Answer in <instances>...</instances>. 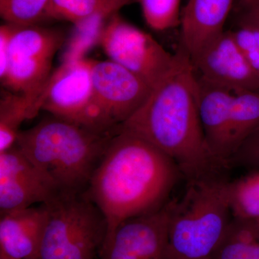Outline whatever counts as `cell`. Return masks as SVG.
<instances>
[{
  "instance_id": "1",
  "label": "cell",
  "mask_w": 259,
  "mask_h": 259,
  "mask_svg": "<svg viewBox=\"0 0 259 259\" xmlns=\"http://www.w3.org/2000/svg\"><path fill=\"white\" fill-rule=\"evenodd\" d=\"M146 140L168 156L187 182L227 173L206 142L198 112V76L180 47L171 69L116 131Z\"/></svg>"
},
{
  "instance_id": "2",
  "label": "cell",
  "mask_w": 259,
  "mask_h": 259,
  "mask_svg": "<svg viewBox=\"0 0 259 259\" xmlns=\"http://www.w3.org/2000/svg\"><path fill=\"white\" fill-rule=\"evenodd\" d=\"M182 178L176 164L156 146L129 131H117L84 192L106 218L105 243L125 220L161 208Z\"/></svg>"
},
{
  "instance_id": "3",
  "label": "cell",
  "mask_w": 259,
  "mask_h": 259,
  "mask_svg": "<svg viewBox=\"0 0 259 259\" xmlns=\"http://www.w3.org/2000/svg\"><path fill=\"white\" fill-rule=\"evenodd\" d=\"M114 135L51 117L20 131L17 146L54 182L60 195L84 193Z\"/></svg>"
},
{
  "instance_id": "4",
  "label": "cell",
  "mask_w": 259,
  "mask_h": 259,
  "mask_svg": "<svg viewBox=\"0 0 259 259\" xmlns=\"http://www.w3.org/2000/svg\"><path fill=\"white\" fill-rule=\"evenodd\" d=\"M227 173L187 182L174 197L168 250L171 259H209L228 233L232 214Z\"/></svg>"
},
{
  "instance_id": "5",
  "label": "cell",
  "mask_w": 259,
  "mask_h": 259,
  "mask_svg": "<svg viewBox=\"0 0 259 259\" xmlns=\"http://www.w3.org/2000/svg\"><path fill=\"white\" fill-rule=\"evenodd\" d=\"M37 259H95L107 234L106 218L85 193L59 195L48 203Z\"/></svg>"
},
{
  "instance_id": "6",
  "label": "cell",
  "mask_w": 259,
  "mask_h": 259,
  "mask_svg": "<svg viewBox=\"0 0 259 259\" xmlns=\"http://www.w3.org/2000/svg\"><path fill=\"white\" fill-rule=\"evenodd\" d=\"M152 88L110 60L93 61V96L83 126L115 135L147 100Z\"/></svg>"
},
{
  "instance_id": "7",
  "label": "cell",
  "mask_w": 259,
  "mask_h": 259,
  "mask_svg": "<svg viewBox=\"0 0 259 259\" xmlns=\"http://www.w3.org/2000/svg\"><path fill=\"white\" fill-rule=\"evenodd\" d=\"M98 42L109 60L129 70L152 88L176 61V54L168 52L152 35L125 21L117 13L107 19Z\"/></svg>"
},
{
  "instance_id": "8",
  "label": "cell",
  "mask_w": 259,
  "mask_h": 259,
  "mask_svg": "<svg viewBox=\"0 0 259 259\" xmlns=\"http://www.w3.org/2000/svg\"><path fill=\"white\" fill-rule=\"evenodd\" d=\"M64 40L62 34L54 30L14 25L2 81L13 93L28 95L36 101L50 77L53 59Z\"/></svg>"
},
{
  "instance_id": "9",
  "label": "cell",
  "mask_w": 259,
  "mask_h": 259,
  "mask_svg": "<svg viewBox=\"0 0 259 259\" xmlns=\"http://www.w3.org/2000/svg\"><path fill=\"white\" fill-rule=\"evenodd\" d=\"M173 198L151 213L120 223L104 244L100 259H171L168 224Z\"/></svg>"
},
{
  "instance_id": "10",
  "label": "cell",
  "mask_w": 259,
  "mask_h": 259,
  "mask_svg": "<svg viewBox=\"0 0 259 259\" xmlns=\"http://www.w3.org/2000/svg\"><path fill=\"white\" fill-rule=\"evenodd\" d=\"M93 63L85 58L64 61L39 94L35 113L44 110L54 117L83 125L93 96Z\"/></svg>"
},
{
  "instance_id": "11",
  "label": "cell",
  "mask_w": 259,
  "mask_h": 259,
  "mask_svg": "<svg viewBox=\"0 0 259 259\" xmlns=\"http://www.w3.org/2000/svg\"><path fill=\"white\" fill-rule=\"evenodd\" d=\"M59 195L54 182L16 145L0 153V214Z\"/></svg>"
},
{
  "instance_id": "12",
  "label": "cell",
  "mask_w": 259,
  "mask_h": 259,
  "mask_svg": "<svg viewBox=\"0 0 259 259\" xmlns=\"http://www.w3.org/2000/svg\"><path fill=\"white\" fill-rule=\"evenodd\" d=\"M199 76L234 93L259 91V76L250 66L231 31H224L193 61Z\"/></svg>"
},
{
  "instance_id": "13",
  "label": "cell",
  "mask_w": 259,
  "mask_h": 259,
  "mask_svg": "<svg viewBox=\"0 0 259 259\" xmlns=\"http://www.w3.org/2000/svg\"><path fill=\"white\" fill-rule=\"evenodd\" d=\"M235 0H188L181 14V47L192 62L224 30Z\"/></svg>"
},
{
  "instance_id": "14",
  "label": "cell",
  "mask_w": 259,
  "mask_h": 259,
  "mask_svg": "<svg viewBox=\"0 0 259 259\" xmlns=\"http://www.w3.org/2000/svg\"><path fill=\"white\" fill-rule=\"evenodd\" d=\"M234 93L198 76V112L207 146L214 158L229 170L228 141Z\"/></svg>"
},
{
  "instance_id": "15",
  "label": "cell",
  "mask_w": 259,
  "mask_h": 259,
  "mask_svg": "<svg viewBox=\"0 0 259 259\" xmlns=\"http://www.w3.org/2000/svg\"><path fill=\"white\" fill-rule=\"evenodd\" d=\"M0 215V253L15 259H37L47 226L46 204Z\"/></svg>"
},
{
  "instance_id": "16",
  "label": "cell",
  "mask_w": 259,
  "mask_h": 259,
  "mask_svg": "<svg viewBox=\"0 0 259 259\" xmlns=\"http://www.w3.org/2000/svg\"><path fill=\"white\" fill-rule=\"evenodd\" d=\"M258 128L259 92L234 93L228 132V164L245 140Z\"/></svg>"
},
{
  "instance_id": "17",
  "label": "cell",
  "mask_w": 259,
  "mask_h": 259,
  "mask_svg": "<svg viewBox=\"0 0 259 259\" xmlns=\"http://www.w3.org/2000/svg\"><path fill=\"white\" fill-rule=\"evenodd\" d=\"M35 100L23 94L8 92L0 100V153L16 144L24 121L36 116Z\"/></svg>"
},
{
  "instance_id": "18",
  "label": "cell",
  "mask_w": 259,
  "mask_h": 259,
  "mask_svg": "<svg viewBox=\"0 0 259 259\" xmlns=\"http://www.w3.org/2000/svg\"><path fill=\"white\" fill-rule=\"evenodd\" d=\"M228 197L233 221L248 222L259 220V172L228 184Z\"/></svg>"
},
{
  "instance_id": "19",
  "label": "cell",
  "mask_w": 259,
  "mask_h": 259,
  "mask_svg": "<svg viewBox=\"0 0 259 259\" xmlns=\"http://www.w3.org/2000/svg\"><path fill=\"white\" fill-rule=\"evenodd\" d=\"M209 259H259V241L232 223Z\"/></svg>"
},
{
  "instance_id": "20",
  "label": "cell",
  "mask_w": 259,
  "mask_h": 259,
  "mask_svg": "<svg viewBox=\"0 0 259 259\" xmlns=\"http://www.w3.org/2000/svg\"><path fill=\"white\" fill-rule=\"evenodd\" d=\"M99 12L105 13L102 0H50L44 19L65 20L76 25Z\"/></svg>"
},
{
  "instance_id": "21",
  "label": "cell",
  "mask_w": 259,
  "mask_h": 259,
  "mask_svg": "<svg viewBox=\"0 0 259 259\" xmlns=\"http://www.w3.org/2000/svg\"><path fill=\"white\" fill-rule=\"evenodd\" d=\"M50 0H0V15L7 23L31 26L42 20Z\"/></svg>"
},
{
  "instance_id": "22",
  "label": "cell",
  "mask_w": 259,
  "mask_h": 259,
  "mask_svg": "<svg viewBox=\"0 0 259 259\" xmlns=\"http://www.w3.org/2000/svg\"><path fill=\"white\" fill-rule=\"evenodd\" d=\"M143 15L150 28L163 31L180 25L181 0H140Z\"/></svg>"
},
{
  "instance_id": "23",
  "label": "cell",
  "mask_w": 259,
  "mask_h": 259,
  "mask_svg": "<svg viewBox=\"0 0 259 259\" xmlns=\"http://www.w3.org/2000/svg\"><path fill=\"white\" fill-rule=\"evenodd\" d=\"M104 12H99L81 23L76 24V30L70 44L64 61L76 60L82 59L85 52L99 37L107 19L110 18Z\"/></svg>"
},
{
  "instance_id": "24",
  "label": "cell",
  "mask_w": 259,
  "mask_h": 259,
  "mask_svg": "<svg viewBox=\"0 0 259 259\" xmlns=\"http://www.w3.org/2000/svg\"><path fill=\"white\" fill-rule=\"evenodd\" d=\"M231 32L250 66L259 76V28L240 25L239 28Z\"/></svg>"
},
{
  "instance_id": "25",
  "label": "cell",
  "mask_w": 259,
  "mask_h": 259,
  "mask_svg": "<svg viewBox=\"0 0 259 259\" xmlns=\"http://www.w3.org/2000/svg\"><path fill=\"white\" fill-rule=\"evenodd\" d=\"M228 166L229 168L239 167L259 172V128L245 140Z\"/></svg>"
},
{
  "instance_id": "26",
  "label": "cell",
  "mask_w": 259,
  "mask_h": 259,
  "mask_svg": "<svg viewBox=\"0 0 259 259\" xmlns=\"http://www.w3.org/2000/svg\"><path fill=\"white\" fill-rule=\"evenodd\" d=\"M14 25L7 23L0 27V78H4L8 66L10 37Z\"/></svg>"
},
{
  "instance_id": "27",
  "label": "cell",
  "mask_w": 259,
  "mask_h": 259,
  "mask_svg": "<svg viewBox=\"0 0 259 259\" xmlns=\"http://www.w3.org/2000/svg\"><path fill=\"white\" fill-rule=\"evenodd\" d=\"M130 2L131 0H102L104 10L110 16L117 13L122 7L128 4Z\"/></svg>"
},
{
  "instance_id": "28",
  "label": "cell",
  "mask_w": 259,
  "mask_h": 259,
  "mask_svg": "<svg viewBox=\"0 0 259 259\" xmlns=\"http://www.w3.org/2000/svg\"><path fill=\"white\" fill-rule=\"evenodd\" d=\"M237 226L259 241V220L258 221H248V222H236Z\"/></svg>"
},
{
  "instance_id": "29",
  "label": "cell",
  "mask_w": 259,
  "mask_h": 259,
  "mask_svg": "<svg viewBox=\"0 0 259 259\" xmlns=\"http://www.w3.org/2000/svg\"><path fill=\"white\" fill-rule=\"evenodd\" d=\"M240 25H250L259 28V14H241Z\"/></svg>"
},
{
  "instance_id": "30",
  "label": "cell",
  "mask_w": 259,
  "mask_h": 259,
  "mask_svg": "<svg viewBox=\"0 0 259 259\" xmlns=\"http://www.w3.org/2000/svg\"><path fill=\"white\" fill-rule=\"evenodd\" d=\"M241 14H259V0H253L243 11Z\"/></svg>"
},
{
  "instance_id": "31",
  "label": "cell",
  "mask_w": 259,
  "mask_h": 259,
  "mask_svg": "<svg viewBox=\"0 0 259 259\" xmlns=\"http://www.w3.org/2000/svg\"><path fill=\"white\" fill-rule=\"evenodd\" d=\"M252 1L253 0H235V9L241 13Z\"/></svg>"
},
{
  "instance_id": "32",
  "label": "cell",
  "mask_w": 259,
  "mask_h": 259,
  "mask_svg": "<svg viewBox=\"0 0 259 259\" xmlns=\"http://www.w3.org/2000/svg\"><path fill=\"white\" fill-rule=\"evenodd\" d=\"M0 259H15V258H10V257L8 256V255H5L4 253H0Z\"/></svg>"
},
{
  "instance_id": "33",
  "label": "cell",
  "mask_w": 259,
  "mask_h": 259,
  "mask_svg": "<svg viewBox=\"0 0 259 259\" xmlns=\"http://www.w3.org/2000/svg\"><path fill=\"white\" fill-rule=\"evenodd\" d=\"M258 92H259V91H258Z\"/></svg>"
}]
</instances>
